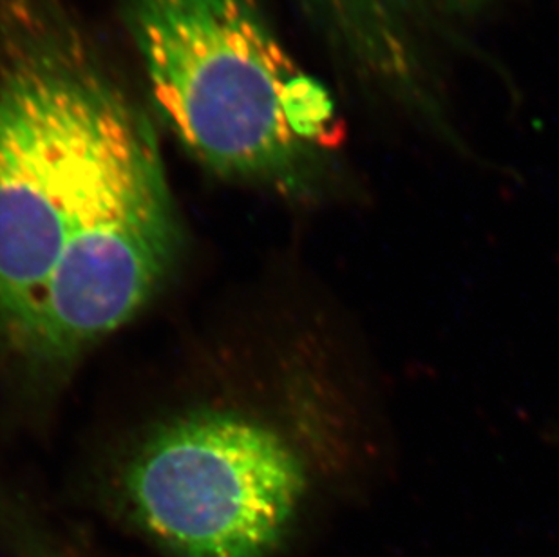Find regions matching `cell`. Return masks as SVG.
<instances>
[{"instance_id":"1","label":"cell","mask_w":559,"mask_h":557,"mask_svg":"<svg viewBox=\"0 0 559 557\" xmlns=\"http://www.w3.org/2000/svg\"><path fill=\"white\" fill-rule=\"evenodd\" d=\"M180 226L147 127L98 80L35 66L0 84V342L59 363L131 321Z\"/></svg>"},{"instance_id":"2","label":"cell","mask_w":559,"mask_h":557,"mask_svg":"<svg viewBox=\"0 0 559 557\" xmlns=\"http://www.w3.org/2000/svg\"><path fill=\"white\" fill-rule=\"evenodd\" d=\"M134 33L165 120L211 167L288 176L337 142L328 91L245 0H136Z\"/></svg>"},{"instance_id":"3","label":"cell","mask_w":559,"mask_h":557,"mask_svg":"<svg viewBox=\"0 0 559 557\" xmlns=\"http://www.w3.org/2000/svg\"><path fill=\"white\" fill-rule=\"evenodd\" d=\"M307 490L301 452L233 413H195L162 427L126 474L136 520L178 557H269Z\"/></svg>"},{"instance_id":"4","label":"cell","mask_w":559,"mask_h":557,"mask_svg":"<svg viewBox=\"0 0 559 557\" xmlns=\"http://www.w3.org/2000/svg\"><path fill=\"white\" fill-rule=\"evenodd\" d=\"M354 57L371 73L391 74L418 58L420 0H316Z\"/></svg>"}]
</instances>
